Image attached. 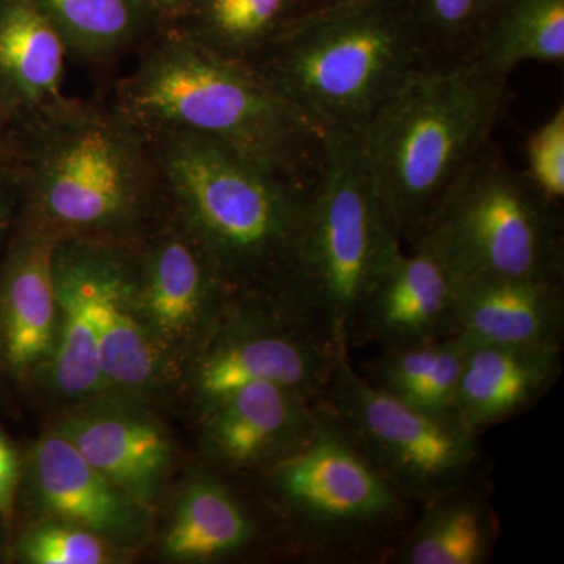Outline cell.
Returning a JSON list of instances; mask_svg holds the SVG:
<instances>
[{
    "label": "cell",
    "mask_w": 564,
    "mask_h": 564,
    "mask_svg": "<svg viewBox=\"0 0 564 564\" xmlns=\"http://www.w3.org/2000/svg\"><path fill=\"white\" fill-rule=\"evenodd\" d=\"M21 210L61 239L133 245L169 217L150 140L109 98L63 99L13 129Z\"/></svg>",
    "instance_id": "6da1fadb"
},
{
    "label": "cell",
    "mask_w": 564,
    "mask_h": 564,
    "mask_svg": "<svg viewBox=\"0 0 564 564\" xmlns=\"http://www.w3.org/2000/svg\"><path fill=\"white\" fill-rule=\"evenodd\" d=\"M144 133L170 215L202 245L234 291L274 299L302 240L315 182L196 133Z\"/></svg>",
    "instance_id": "7a4b0ae2"
},
{
    "label": "cell",
    "mask_w": 564,
    "mask_h": 564,
    "mask_svg": "<svg viewBox=\"0 0 564 564\" xmlns=\"http://www.w3.org/2000/svg\"><path fill=\"white\" fill-rule=\"evenodd\" d=\"M135 54L109 99L141 131L196 133L307 184L317 181L323 133L250 65L166 28L152 33Z\"/></svg>",
    "instance_id": "3957f363"
},
{
    "label": "cell",
    "mask_w": 564,
    "mask_h": 564,
    "mask_svg": "<svg viewBox=\"0 0 564 564\" xmlns=\"http://www.w3.org/2000/svg\"><path fill=\"white\" fill-rule=\"evenodd\" d=\"M251 68L318 132H361L429 68L411 0L306 11Z\"/></svg>",
    "instance_id": "277c9868"
},
{
    "label": "cell",
    "mask_w": 564,
    "mask_h": 564,
    "mask_svg": "<svg viewBox=\"0 0 564 564\" xmlns=\"http://www.w3.org/2000/svg\"><path fill=\"white\" fill-rule=\"evenodd\" d=\"M508 79L469 65L425 68L359 132L375 191L410 247L436 204L491 143Z\"/></svg>",
    "instance_id": "5b68a950"
},
{
    "label": "cell",
    "mask_w": 564,
    "mask_h": 564,
    "mask_svg": "<svg viewBox=\"0 0 564 564\" xmlns=\"http://www.w3.org/2000/svg\"><path fill=\"white\" fill-rule=\"evenodd\" d=\"M402 247L359 132L323 133L310 217L274 300L337 355H350L364 300Z\"/></svg>",
    "instance_id": "8992f818"
},
{
    "label": "cell",
    "mask_w": 564,
    "mask_h": 564,
    "mask_svg": "<svg viewBox=\"0 0 564 564\" xmlns=\"http://www.w3.org/2000/svg\"><path fill=\"white\" fill-rule=\"evenodd\" d=\"M296 551L317 563L380 562L413 521L403 497L322 400L310 440L259 475Z\"/></svg>",
    "instance_id": "52a82bcc"
},
{
    "label": "cell",
    "mask_w": 564,
    "mask_h": 564,
    "mask_svg": "<svg viewBox=\"0 0 564 564\" xmlns=\"http://www.w3.org/2000/svg\"><path fill=\"white\" fill-rule=\"evenodd\" d=\"M415 243L436 252L463 285L564 281L558 204L524 170L513 169L492 141L445 192Z\"/></svg>",
    "instance_id": "ba28073f"
},
{
    "label": "cell",
    "mask_w": 564,
    "mask_h": 564,
    "mask_svg": "<svg viewBox=\"0 0 564 564\" xmlns=\"http://www.w3.org/2000/svg\"><path fill=\"white\" fill-rule=\"evenodd\" d=\"M322 402L367 462L417 507L486 477L478 434L459 419L425 413L378 391L350 355L337 359Z\"/></svg>",
    "instance_id": "9c48e42d"
},
{
    "label": "cell",
    "mask_w": 564,
    "mask_h": 564,
    "mask_svg": "<svg viewBox=\"0 0 564 564\" xmlns=\"http://www.w3.org/2000/svg\"><path fill=\"white\" fill-rule=\"evenodd\" d=\"M340 356L272 296L239 293L193 359V389L202 406L251 383L318 402Z\"/></svg>",
    "instance_id": "30bf717a"
},
{
    "label": "cell",
    "mask_w": 564,
    "mask_h": 564,
    "mask_svg": "<svg viewBox=\"0 0 564 564\" xmlns=\"http://www.w3.org/2000/svg\"><path fill=\"white\" fill-rule=\"evenodd\" d=\"M137 310L169 361L195 359L239 293L172 215L131 245Z\"/></svg>",
    "instance_id": "8fae6325"
},
{
    "label": "cell",
    "mask_w": 564,
    "mask_h": 564,
    "mask_svg": "<svg viewBox=\"0 0 564 564\" xmlns=\"http://www.w3.org/2000/svg\"><path fill=\"white\" fill-rule=\"evenodd\" d=\"M400 248L364 300L352 347H406L451 337L463 284L423 245Z\"/></svg>",
    "instance_id": "7c38bea8"
},
{
    "label": "cell",
    "mask_w": 564,
    "mask_h": 564,
    "mask_svg": "<svg viewBox=\"0 0 564 564\" xmlns=\"http://www.w3.org/2000/svg\"><path fill=\"white\" fill-rule=\"evenodd\" d=\"M317 403L284 386L245 384L202 406L206 454L228 473L261 475L310 440Z\"/></svg>",
    "instance_id": "4fadbf2b"
},
{
    "label": "cell",
    "mask_w": 564,
    "mask_h": 564,
    "mask_svg": "<svg viewBox=\"0 0 564 564\" xmlns=\"http://www.w3.org/2000/svg\"><path fill=\"white\" fill-rule=\"evenodd\" d=\"M61 237L24 212L0 269V362L14 380L43 370L58 328L55 251Z\"/></svg>",
    "instance_id": "5bb4252c"
},
{
    "label": "cell",
    "mask_w": 564,
    "mask_h": 564,
    "mask_svg": "<svg viewBox=\"0 0 564 564\" xmlns=\"http://www.w3.org/2000/svg\"><path fill=\"white\" fill-rule=\"evenodd\" d=\"M129 247L90 240L99 355L109 391L148 395L165 381L166 359L137 310Z\"/></svg>",
    "instance_id": "9a60e30c"
},
{
    "label": "cell",
    "mask_w": 564,
    "mask_h": 564,
    "mask_svg": "<svg viewBox=\"0 0 564 564\" xmlns=\"http://www.w3.org/2000/svg\"><path fill=\"white\" fill-rule=\"evenodd\" d=\"M55 430L141 510L151 507L172 462L161 423L129 404L101 402L68 415Z\"/></svg>",
    "instance_id": "2e32d148"
},
{
    "label": "cell",
    "mask_w": 564,
    "mask_h": 564,
    "mask_svg": "<svg viewBox=\"0 0 564 564\" xmlns=\"http://www.w3.org/2000/svg\"><path fill=\"white\" fill-rule=\"evenodd\" d=\"M32 496L43 513L101 534L137 540L143 532L139 505L99 474L57 430L44 434L29 459Z\"/></svg>",
    "instance_id": "e0dca14e"
},
{
    "label": "cell",
    "mask_w": 564,
    "mask_h": 564,
    "mask_svg": "<svg viewBox=\"0 0 564 564\" xmlns=\"http://www.w3.org/2000/svg\"><path fill=\"white\" fill-rule=\"evenodd\" d=\"M68 46L35 0H0V113L20 128L68 98Z\"/></svg>",
    "instance_id": "ac0fdd59"
},
{
    "label": "cell",
    "mask_w": 564,
    "mask_h": 564,
    "mask_svg": "<svg viewBox=\"0 0 564 564\" xmlns=\"http://www.w3.org/2000/svg\"><path fill=\"white\" fill-rule=\"evenodd\" d=\"M452 336L467 344L563 348L564 281L503 280L463 285Z\"/></svg>",
    "instance_id": "d6986e66"
},
{
    "label": "cell",
    "mask_w": 564,
    "mask_h": 564,
    "mask_svg": "<svg viewBox=\"0 0 564 564\" xmlns=\"http://www.w3.org/2000/svg\"><path fill=\"white\" fill-rule=\"evenodd\" d=\"M562 350L467 344L456 393L464 425L480 434L532 408L558 381Z\"/></svg>",
    "instance_id": "ffe728a7"
},
{
    "label": "cell",
    "mask_w": 564,
    "mask_h": 564,
    "mask_svg": "<svg viewBox=\"0 0 564 564\" xmlns=\"http://www.w3.org/2000/svg\"><path fill=\"white\" fill-rule=\"evenodd\" d=\"M58 328L47 370L55 395L70 402H91L109 392L99 355L93 300L90 240H58L54 262Z\"/></svg>",
    "instance_id": "44dd1931"
},
{
    "label": "cell",
    "mask_w": 564,
    "mask_h": 564,
    "mask_svg": "<svg viewBox=\"0 0 564 564\" xmlns=\"http://www.w3.org/2000/svg\"><path fill=\"white\" fill-rule=\"evenodd\" d=\"M485 478L454 486L419 505L386 563L486 564L496 551L499 519Z\"/></svg>",
    "instance_id": "7402d4cb"
},
{
    "label": "cell",
    "mask_w": 564,
    "mask_h": 564,
    "mask_svg": "<svg viewBox=\"0 0 564 564\" xmlns=\"http://www.w3.org/2000/svg\"><path fill=\"white\" fill-rule=\"evenodd\" d=\"M259 534L258 519L231 486L203 475L185 486L163 538V551L176 562H217L242 554Z\"/></svg>",
    "instance_id": "603a6c76"
},
{
    "label": "cell",
    "mask_w": 564,
    "mask_h": 564,
    "mask_svg": "<svg viewBox=\"0 0 564 564\" xmlns=\"http://www.w3.org/2000/svg\"><path fill=\"white\" fill-rule=\"evenodd\" d=\"M466 351L467 344L456 336L381 348L372 359L359 364V373L399 402L429 414L459 419L456 393Z\"/></svg>",
    "instance_id": "cb8c5ba5"
},
{
    "label": "cell",
    "mask_w": 564,
    "mask_h": 564,
    "mask_svg": "<svg viewBox=\"0 0 564 564\" xmlns=\"http://www.w3.org/2000/svg\"><path fill=\"white\" fill-rule=\"evenodd\" d=\"M55 25L70 61L106 69L135 54L152 33L162 29L143 0H35Z\"/></svg>",
    "instance_id": "d4e9b609"
},
{
    "label": "cell",
    "mask_w": 564,
    "mask_h": 564,
    "mask_svg": "<svg viewBox=\"0 0 564 564\" xmlns=\"http://www.w3.org/2000/svg\"><path fill=\"white\" fill-rule=\"evenodd\" d=\"M306 11L303 0H187L166 29L221 57L251 65Z\"/></svg>",
    "instance_id": "484cf974"
},
{
    "label": "cell",
    "mask_w": 564,
    "mask_h": 564,
    "mask_svg": "<svg viewBox=\"0 0 564 564\" xmlns=\"http://www.w3.org/2000/svg\"><path fill=\"white\" fill-rule=\"evenodd\" d=\"M564 0H497L466 65L508 79L522 63H563Z\"/></svg>",
    "instance_id": "4316f807"
},
{
    "label": "cell",
    "mask_w": 564,
    "mask_h": 564,
    "mask_svg": "<svg viewBox=\"0 0 564 564\" xmlns=\"http://www.w3.org/2000/svg\"><path fill=\"white\" fill-rule=\"evenodd\" d=\"M497 0H411L429 68L466 65Z\"/></svg>",
    "instance_id": "83f0119b"
},
{
    "label": "cell",
    "mask_w": 564,
    "mask_h": 564,
    "mask_svg": "<svg viewBox=\"0 0 564 564\" xmlns=\"http://www.w3.org/2000/svg\"><path fill=\"white\" fill-rule=\"evenodd\" d=\"M14 558L29 564H102L110 547L101 534L63 521L31 527L13 545Z\"/></svg>",
    "instance_id": "f1b7e54d"
},
{
    "label": "cell",
    "mask_w": 564,
    "mask_h": 564,
    "mask_svg": "<svg viewBox=\"0 0 564 564\" xmlns=\"http://www.w3.org/2000/svg\"><path fill=\"white\" fill-rule=\"evenodd\" d=\"M524 173L545 198H564V107L544 121L527 140Z\"/></svg>",
    "instance_id": "f546056e"
},
{
    "label": "cell",
    "mask_w": 564,
    "mask_h": 564,
    "mask_svg": "<svg viewBox=\"0 0 564 564\" xmlns=\"http://www.w3.org/2000/svg\"><path fill=\"white\" fill-rule=\"evenodd\" d=\"M24 475V459L9 433L0 425V519L11 524Z\"/></svg>",
    "instance_id": "4dcf8cb0"
},
{
    "label": "cell",
    "mask_w": 564,
    "mask_h": 564,
    "mask_svg": "<svg viewBox=\"0 0 564 564\" xmlns=\"http://www.w3.org/2000/svg\"><path fill=\"white\" fill-rule=\"evenodd\" d=\"M20 170L11 152H0V240L7 232L14 210L21 209Z\"/></svg>",
    "instance_id": "1f68e13d"
},
{
    "label": "cell",
    "mask_w": 564,
    "mask_h": 564,
    "mask_svg": "<svg viewBox=\"0 0 564 564\" xmlns=\"http://www.w3.org/2000/svg\"><path fill=\"white\" fill-rule=\"evenodd\" d=\"M155 14L162 28H170L180 18L187 0H143Z\"/></svg>",
    "instance_id": "d6a6232c"
},
{
    "label": "cell",
    "mask_w": 564,
    "mask_h": 564,
    "mask_svg": "<svg viewBox=\"0 0 564 564\" xmlns=\"http://www.w3.org/2000/svg\"><path fill=\"white\" fill-rule=\"evenodd\" d=\"M307 11L334 9V7L350 6V3L364 2V0H303Z\"/></svg>",
    "instance_id": "836d02e7"
},
{
    "label": "cell",
    "mask_w": 564,
    "mask_h": 564,
    "mask_svg": "<svg viewBox=\"0 0 564 564\" xmlns=\"http://www.w3.org/2000/svg\"><path fill=\"white\" fill-rule=\"evenodd\" d=\"M11 148H13V131L9 129V122L0 113V152H11Z\"/></svg>",
    "instance_id": "e575fe53"
},
{
    "label": "cell",
    "mask_w": 564,
    "mask_h": 564,
    "mask_svg": "<svg viewBox=\"0 0 564 564\" xmlns=\"http://www.w3.org/2000/svg\"><path fill=\"white\" fill-rule=\"evenodd\" d=\"M6 522L0 519V562H2L3 556H6L7 552V543H6V530H7Z\"/></svg>",
    "instance_id": "d590c367"
},
{
    "label": "cell",
    "mask_w": 564,
    "mask_h": 564,
    "mask_svg": "<svg viewBox=\"0 0 564 564\" xmlns=\"http://www.w3.org/2000/svg\"><path fill=\"white\" fill-rule=\"evenodd\" d=\"M3 373H6V372H3L2 362H0V388H2V375Z\"/></svg>",
    "instance_id": "8d00e7d4"
}]
</instances>
